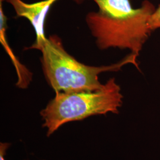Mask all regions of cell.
<instances>
[{
  "instance_id": "cell-1",
  "label": "cell",
  "mask_w": 160,
  "mask_h": 160,
  "mask_svg": "<svg viewBox=\"0 0 160 160\" xmlns=\"http://www.w3.org/2000/svg\"><path fill=\"white\" fill-rule=\"evenodd\" d=\"M97 12H89L86 22L100 50L129 49L138 56L152 32L148 22L155 7L144 0L133 8L130 0H93Z\"/></svg>"
},
{
  "instance_id": "cell-2",
  "label": "cell",
  "mask_w": 160,
  "mask_h": 160,
  "mask_svg": "<svg viewBox=\"0 0 160 160\" xmlns=\"http://www.w3.org/2000/svg\"><path fill=\"white\" fill-rule=\"evenodd\" d=\"M39 51L42 54L40 61L43 74L55 92L96 91L103 86L98 80L102 72L118 71L129 63L139 69L138 56L132 53L119 62L108 66L94 67L81 63L66 51L61 38L55 34L46 38Z\"/></svg>"
},
{
  "instance_id": "cell-3",
  "label": "cell",
  "mask_w": 160,
  "mask_h": 160,
  "mask_svg": "<svg viewBox=\"0 0 160 160\" xmlns=\"http://www.w3.org/2000/svg\"><path fill=\"white\" fill-rule=\"evenodd\" d=\"M123 96L114 78H110L96 91L63 92L55 96L40 111L42 126L50 137L64 124L83 120L92 116L118 113Z\"/></svg>"
},
{
  "instance_id": "cell-4",
  "label": "cell",
  "mask_w": 160,
  "mask_h": 160,
  "mask_svg": "<svg viewBox=\"0 0 160 160\" xmlns=\"http://www.w3.org/2000/svg\"><path fill=\"white\" fill-rule=\"evenodd\" d=\"M13 7L16 16L27 18L33 27L36 38L34 43L27 49L40 50L46 39L45 34V23L46 16L52 5L58 0H43L34 3H27L22 0H6ZM77 4H81L87 0H73Z\"/></svg>"
},
{
  "instance_id": "cell-5",
  "label": "cell",
  "mask_w": 160,
  "mask_h": 160,
  "mask_svg": "<svg viewBox=\"0 0 160 160\" xmlns=\"http://www.w3.org/2000/svg\"><path fill=\"white\" fill-rule=\"evenodd\" d=\"M148 25L151 32L160 28V4L151 16Z\"/></svg>"
},
{
  "instance_id": "cell-6",
  "label": "cell",
  "mask_w": 160,
  "mask_h": 160,
  "mask_svg": "<svg viewBox=\"0 0 160 160\" xmlns=\"http://www.w3.org/2000/svg\"><path fill=\"white\" fill-rule=\"evenodd\" d=\"M10 144L7 142H1L0 143V160H6L5 155L6 151L10 147Z\"/></svg>"
}]
</instances>
